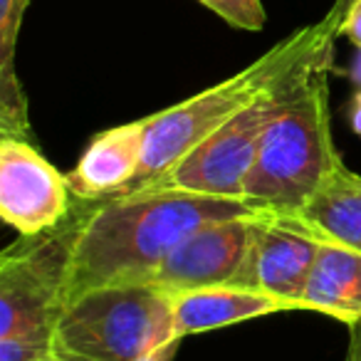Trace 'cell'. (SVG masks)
Here are the masks:
<instances>
[{"instance_id":"cell-4","label":"cell","mask_w":361,"mask_h":361,"mask_svg":"<svg viewBox=\"0 0 361 361\" xmlns=\"http://www.w3.org/2000/svg\"><path fill=\"white\" fill-rule=\"evenodd\" d=\"M176 341L171 295L151 285H109L65 305L52 331V359L146 361Z\"/></svg>"},{"instance_id":"cell-5","label":"cell","mask_w":361,"mask_h":361,"mask_svg":"<svg viewBox=\"0 0 361 361\" xmlns=\"http://www.w3.org/2000/svg\"><path fill=\"white\" fill-rule=\"evenodd\" d=\"M329 52H334V42L322 47L312 60L297 67L285 80L260 92L245 109L228 119L216 134L208 136L203 144H198L191 154L183 156L173 169L159 176L146 188H173V191L206 193V196L243 198V183L250 173V166L270 121L290 102L307 70Z\"/></svg>"},{"instance_id":"cell-13","label":"cell","mask_w":361,"mask_h":361,"mask_svg":"<svg viewBox=\"0 0 361 361\" xmlns=\"http://www.w3.org/2000/svg\"><path fill=\"white\" fill-rule=\"evenodd\" d=\"M292 216L324 240L361 250V173L339 161L307 206Z\"/></svg>"},{"instance_id":"cell-11","label":"cell","mask_w":361,"mask_h":361,"mask_svg":"<svg viewBox=\"0 0 361 361\" xmlns=\"http://www.w3.org/2000/svg\"><path fill=\"white\" fill-rule=\"evenodd\" d=\"M171 305H173V329L178 339L198 331L223 329V326L240 324L257 317L295 310L290 302L280 297L238 285H216L171 295Z\"/></svg>"},{"instance_id":"cell-14","label":"cell","mask_w":361,"mask_h":361,"mask_svg":"<svg viewBox=\"0 0 361 361\" xmlns=\"http://www.w3.org/2000/svg\"><path fill=\"white\" fill-rule=\"evenodd\" d=\"M30 0H0V75H16V47Z\"/></svg>"},{"instance_id":"cell-9","label":"cell","mask_w":361,"mask_h":361,"mask_svg":"<svg viewBox=\"0 0 361 361\" xmlns=\"http://www.w3.org/2000/svg\"><path fill=\"white\" fill-rule=\"evenodd\" d=\"M250 218L213 221L180 243L141 285L166 295L231 285L240 272L250 243Z\"/></svg>"},{"instance_id":"cell-2","label":"cell","mask_w":361,"mask_h":361,"mask_svg":"<svg viewBox=\"0 0 361 361\" xmlns=\"http://www.w3.org/2000/svg\"><path fill=\"white\" fill-rule=\"evenodd\" d=\"M339 37V30L326 18L314 25H307L287 35L275 47L257 57L252 65L238 75L178 102L164 111L146 116V144L144 161L134 183L126 193H134L154 183L159 176L173 169L183 156H188L198 144L216 134L228 119L245 109L260 92L285 80L287 75L302 67L317 55L322 47L331 45Z\"/></svg>"},{"instance_id":"cell-20","label":"cell","mask_w":361,"mask_h":361,"mask_svg":"<svg viewBox=\"0 0 361 361\" xmlns=\"http://www.w3.org/2000/svg\"><path fill=\"white\" fill-rule=\"evenodd\" d=\"M346 361H361V322L349 326V354Z\"/></svg>"},{"instance_id":"cell-22","label":"cell","mask_w":361,"mask_h":361,"mask_svg":"<svg viewBox=\"0 0 361 361\" xmlns=\"http://www.w3.org/2000/svg\"><path fill=\"white\" fill-rule=\"evenodd\" d=\"M47 361H57V359H47Z\"/></svg>"},{"instance_id":"cell-7","label":"cell","mask_w":361,"mask_h":361,"mask_svg":"<svg viewBox=\"0 0 361 361\" xmlns=\"http://www.w3.org/2000/svg\"><path fill=\"white\" fill-rule=\"evenodd\" d=\"M70 178L23 136H0V218L20 235H42L72 218Z\"/></svg>"},{"instance_id":"cell-6","label":"cell","mask_w":361,"mask_h":361,"mask_svg":"<svg viewBox=\"0 0 361 361\" xmlns=\"http://www.w3.org/2000/svg\"><path fill=\"white\" fill-rule=\"evenodd\" d=\"M80 216L42 235H20L0 255V339L52 344Z\"/></svg>"},{"instance_id":"cell-12","label":"cell","mask_w":361,"mask_h":361,"mask_svg":"<svg viewBox=\"0 0 361 361\" xmlns=\"http://www.w3.org/2000/svg\"><path fill=\"white\" fill-rule=\"evenodd\" d=\"M302 307L334 317L346 326L361 322V250L322 238Z\"/></svg>"},{"instance_id":"cell-8","label":"cell","mask_w":361,"mask_h":361,"mask_svg":"<svg viewBox=\"0 0 361 361\" xmlns=\"http://www.w3.org/2000/svg\"><path fill=\"white\" fill-rule=\"evenodd\" d=\"M319 247L322 238L297 216L260 211L250 221L247 255L231 285L265 292L305 310L302 295Z\"/></svg>"},{"instance_id":"cell-19","label":"cell","mask_w":361,"mask_h":361,"mask_svg":"<svg viewBox=\"0 0 361 361\" xmlns=\"http://www.w3.org/2000/svg\"><path fill=\"white\" fill-rule=\"evenodd\" d=\"M341 75H344L346 80L354 85V90H361V47H356L349 67H344V70H341Z\"/></svg>"},{"instance_id":"cell-21","label":"cell","mask_w":361,"mask_h":361,"mask_svg":"<svg viewBox=\"0 0 361 361\" xmlns=\"http://www.w3.org/2000/svg\"><path fill=\"white\" fill-rule=\"evenodd\" d=\"M351 3H354V0H334V6L329 8V13H326V20L331 23V25L336 27V30H339V25H341V20H344V16H346V11H349L351 8Z\"/></svg>"},{"instance_id":"cell-1","label":"cell","mask_w":361,"mask_h":361,"mask_svg":"<svg viewBox=\"0 0 361 361\" xmlns=\"http://www.w3.org/2000/svg\"><path fill=\"white\" fill-rule=\"evenodd\" d=\"M245 198L144 188L80 211L65 305L80 295L109 285H141L191 233L213 221L257 216Z\"/></svg>"},{"instance_id":"cell-3","label":"cell","mask_w":361,"mask_h":361,"mask_svg":"<svg viewBox=\"0 0 361 361\" xmlns=\"http://www.w3.org/2000/svg\"><path fill=\"white\" fill-rule=\"evenodd\" d=\"M334 52L307 70L300 87L270 121L250 166L243 198L260 211H302L341 161L329 124V72Z\"/></svg>"},{"instance_id":"cell-17","label":"cell","mask_w":361,"mask_h":361,"mask_svg":"<svg viewBox=\"0 0 361 361\" xmlns=\"http://www.w3.org/2000/svg\"><path fill=\"white\" fill-rule=\"evenodd\" d=\"M339 35L349 37L354 47H361V0H354L339 25Z\"/></svg>"},{"instance_id":"cell-15","label":"cell","mask_w":361,"mask_h":361,"mask_svg":"<svg viewBox=\"0 0 361 361\" xmlns=\"http://www.w3.org/2000/svg\"><path fill=\"white\" fill-rule=\"evenodd\" d=\"M201 6L213 11L218 18L238 30L257 32L265 25V8L262 0H198Z\"/></svg>"},{"instance_id":"cell-16","label":"cell","mask_w":361,"mask_h":361,"mask_svg":"<svg viewBox=\"0 0 361 361\" xmlns=\"http://www.w3.org/2000/svg\"><path fill=\"white\" fill-rule=\"evenodd\" d=\"M52 359V344L23 339H0V361H47Z\"/></svg>"},{"instance_id":"cell-18","label":"cell","mask_w":361,"mask_h":361,"mask_svg":"<svg viewBox=\"0 0 361 361\" xmlns=\"http://www.w3.org/2000/svg\"><path fill=\"white\" fill-rule=\"evenodd\" d=\"M346 119L356 136H361V90H354L351 99L346 102Z\"/></svg>"},{"instance_id":"cell-10","label":"cell","mask_w":361,"mask_h":361,"mask_svg":"<svg viewBox=\"0 0 361 361\" xmlns=\"http://www.w3.org/2000/svg\"><path fill=\"white\" fill-rule=\"evenodd\" d=\"M146 116L97 134L72 169L70 186L80 201L121 196L134 183L144 161Z\"/></svg>"}]
</instances>
